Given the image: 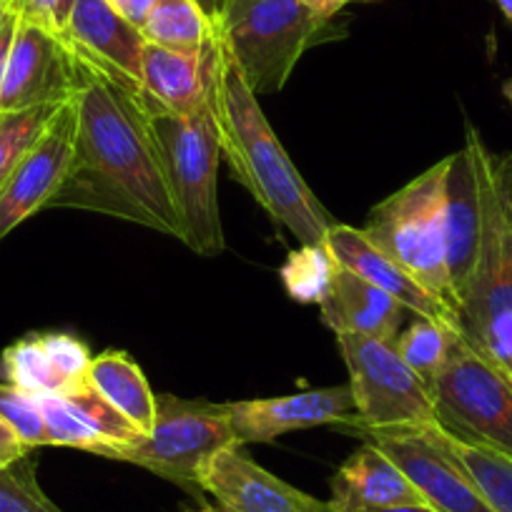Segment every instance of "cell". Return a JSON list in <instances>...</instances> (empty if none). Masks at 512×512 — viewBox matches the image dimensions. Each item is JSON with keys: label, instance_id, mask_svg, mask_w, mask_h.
Masks as SVG:
<instances>
[{"label": "cell", "instance_id": "23", "mask_svg": "<svg viewBox=\"0 0 512 512\" xmlns=\"http://www.w3.org/2000/svg\"><path fill=\"white\" fill-rule=\"evenodd\" d=\"M146 43L174 51H204L216 38V26L196 0H156L141 26Z\"/></svg>", "mask_w": 512, "mask_h": 512}, {"label": "cell", "instance_id": "37", "mask_svg": "<svg viewBox=\"0 0 512 512\" xmlns=\"http://www.w3.org/2000/svg\"><path fill=\"white\" fill-rule=\"evenodd\" d=\"M196 3H199L201 8H204V13L206 16L211 18V21H214L216 16H219V8H221V0H196Z\"/></svg>", "mask_w": 512, "mask_h": 512}, {"label": "cell", "instance_id": "20", "mask_svg": "<svg viewBox=\"0 0 512 512\" xmlns=\"http://www.w3.org/2000/svg\"><path fill=\"white\" fill-rule=\"evenodd\" d=\"M329 505L337 512H374L384 507L425 505L405 472L372 442H364L332 477Z\"/></svg>", "mask_w": 512, "mask_h": 512}, {"label": "cell", "instance_id": "34", "mask_svg": "<svg viewBox=\"0 0 512 512\" xmlns=\"http://www.w3.org/2000/svg\"><path fill=\"white\" fill-rule=\"evenodd\" d=\"M123 18L134 23V26H144L146 16H149L151 6H154L156 0H108Z\"/></svg>", "mask_w": 512, "mask_h": 512}, {"label": "cell", "instance_id": "5", "mask_svg": "<svg viewBox=\"0 0 512 512\" xmlns=\"http://www.w3.org/2000/svg\"><path fill=\"white\" fill-rule=\"evenodd\" d=\"M149 121L179 219V239L199 256H219L226 249L219 211L221 146L211 108L194 116L149 111Z\"/></svg>", "mask_w": 512, "mask_h": 512}, {"label": "cell", "instance_id": "13", "mask_svg": "<svg viewBox=\"0 0 512 512\" xmlns=\"http://www.w3.org/2000/svg\"><path fill=\"white\" fill-rule=\"evenodd\" d=\"M201 492L236 512H337L329 502L297 490L256 465L241 445L216 452L199 475Z\"/></svg>", "mask_w": 512, "mask_h": 512}, {"label": "cell", "instance_id": "1", "mask_svg": "<svg viewBox=\"0 0 512 512\" xmlns=\"http://www.w3.org/2000/svg\"><path fill=\"white\" fill-rule=\"evenodd\" d=\"M83 61L76 139L66 179L48 209H83L179 239L159 144L136 91Z\"/></svg>", "mask_w": 512, "mask_h": 512}, {"label": "cell", "instance_id": "19", "mask_svg": "<svg viewBox=\"0 0 512 512\" xmlns=\"http://www.w3.org/2000/svg\"><path fill=\"white\" fill-rule=\"evenodd\" d=\"M319 314L337 337L352 334V337H369L387 344H395L405 319L412 317L390 294L372 287L344 267H337L334 272L332 284L319 302Z\"/></svg>", "mask_w": 512, "mask_h": 512}, {"label": "cell", "instance_id": "10", "mask_svg": "<svg viewBox=\"0 0 512 512\" xmlns=\"http://www.w3.org/2000/svg\"><path fill=\"white\" fill-rule=\"evenodd\" d=\"M390 457L437 512H495L442 437L440 422L397 427L347 425Z\"/></svg>", "mask_w": 512, "mask_h": 512}, {"label": "cell", "instance_id": "29", "mask_svg": "<svg viewBox=\"0 0 512 512\" xmlns=\"http://www.w3.org/2000/svg\"><path fill=\"white\" fill-rule=\"evenodd\" d=\"M0 512H63L38 485L31 455L0 470Z\"/></svg>", "mask_w": 512, "mask_h": 512}, {"label": "cell", "instance_id": "31", "mask_svg": "<svg viewBox=\"0 0 512 512\" xmlns=\"http://www.w3.org/2000/svg\"><path fill=\"white\" fill-rule=\"evenodd\" d=\"M76 0H13L11 11L21 21L33 23L53 36H63Z\"/></svg>", "mask_w": 512, "mask_h": 512}, {"label": "cell", "instance_id": "14", "mask_svg": "<svg viewBox=\"0 0 512 512\" xmlns=\"http://www.w3.org/2000/svg\"><path fill=\"white\" fill-rule=\"evenodd\" d=\"M61 38L71 51L141 96L146 38L108 0H76Z\"/></svg>", "mask_w": 512, "mask_h": 512}, {"label": "cell", "instance_id": "42", "mask_svg": "<svg viewBox=\"0 0 512 512\" xmlns=\"http://www.w3.org/2000/svg\"><path fill=\"white\" fill-rule=\"evenodd\" d=\"M0 3H6V6H11V3H13V0H0Z\"/></svg>", "mask_w": 512, "mask_h": 512}, {"label": "cell", "instance_id": "15", "mask_svg": "<svg viewBox=\"0 0 512 512\" xmlns=\"http://www.w3.org/2000/svg\"><path fill=\"white\" fill-rule=\"evenodd\" d=\"M357 415L349 384L324 390L297 392L264 400L229 402V417L239 445L246 442H274L292 430L319 425H339Z\"/></svg>", "mask_w": 512, "mask_h": 512}, {"label": "cell", "instance_id": "36", "mask_svg": "<svg viewBox=\"0 0 512 512\" xmlns=\"http://www.w3.org/2000/svg\"><path fill=\"white\" fill-rule=\"evenodd\" d=\"M374 512H437V510L430 505H400V507H384V510H374Z\"/></svg>", "mask_w": 512, "mask_h": 512}, {"label": "cell", "instance_id": "40", "mask_svg": "<svg viewBox=\"0 0 512 512\" xmlns=\"http://www.w3.org/2000/svg\"><path fill=\"white\" fill-rule=\"evenodd\" d=\"M8 13H11V6H6V3H0V23L6 21Z\"/></svg>", "mask_w": 512, "mask_h": 512}, {"label": "cell", "instance_id": "24", "mask_svg": "<svg viewBox=\"0 0 512 512\" xmlns=\"http://www.w3.org/2000/svg\"><path fill=\"white\" fill-rule=\"evenodd\" d=\"M0 374L31 395H68L73 387L58 367L43 334H28L0 354Z\"/></svg>", "mask_w": 512, "mask_h": 512}, {"label": "cell", "instance_id": "21", "mask_svg": "<svg viewBox=\"0 0 512 512\" xmlns=\"http://www.w3.org/2000/svg\"><path fill=\"white\" fill-rule=\"evenodd\" d=\"M445 239L447 272L452 294L462 292L475 267L477 244H480V191H477L475 166L470 151L462 146L450 154L445 176Z\"/></svg>", "mask_w": 512, "mask_h": 512}, {"label": "cell", "instance_id": "6", "mask_svg": "<svg viewBox=\"0 0 512 512\" xmlns=\"http://www.w3.org/2000/svg\"><path fill=\"white\" fill-rule=\"evenodd\" d=\"M450 156L437 161L400 191L379 201L367 216L364 234L377 249L400 264L432 297L457 314L447 272L445 176Z\"/></svg>", "mask_w": 512, "mask_h": 512}, {"label": "cell", "instance_id": "12", "mask_svg": "<svg viewBox=\"0 0 512 512\" xmlns=\"http://www.w3.org/2000/svg\"><path fill=\"white\" fill-rule=\"evenodd\" d=\"M76 121V98H71L58 108L36 146L23 156L6 184L0 186V241L33 214L48 209L56 191L61 189L73 156Z\"/></svg>", "mask_w": 512, "mask_h": 512}, {"label": "cell", "instance_id": "41", "mask_svg": "<svg viewBox=\"0 0 512 512\" xmlns=\"http://www.w3.org/2000/svg\"><path fill=\"white\" fill-rule=\"evenodd\" d=\"M502 93H505V98H507V101L512 103V81H507L505 86H502Z\"/></svg>", "mask_w": 512, "mask_h": 512}, {"label": "cell", "instance_id": "30", "mask_svg": "<svg viewBox=\"0 0 512 512\" xmlns=\"http://www.w3.org/2000/svg\"><path fill=\"white\" fill-rule=\"evenodd\" d=\"M0 420H6L31 450L46 445V425H43L38 395L3 382L0 384Z\"/></svg>", "mask_w": 512, "mask_h": 512}, {"label": "cell", "instance_id": "27", "mask_svg": "<svg viewBox=\"0 0 512 512\" xmlns=\"http://www.w3.org/2000/svg\"><path fill=\"white\" fill-rule=\"evenodd\" d=\"M337 267V259L327 244H302V249L292 251L282 267L284 287L294 302L319 304L332 284Z\"/></svg>", "mask_w": 512, "mask_h": 512}, {"label": "cell", "instance_id": "8", "mask_svg": "<svg viewBox=\"0 0 512 512\" xmlns=\"http://www.w3.org/2000/svg\"><path fill=\"white\" fill-rule=\"evenodd\" d=\"M430 392L435 420L447 432L512 457V377L462 334Z\"/></svg>", "mask_w": 512, "mask_h": 512}, {"label": "cell", "instance_id": "25", "mask_svg": "<svg viewBox=\"0 0 512 512\" xmlns=\"http://www.w3.org/2000/svg\"><path fill=\"white\" fill-rule=\"evenodd\" d=\"M442 437H445L452 455L460 460L467 475L472 477L477 490L482 492L487 505L495 512H512V457L500 455V452L477 445V442L462 440V437L447 432L445 427H442Z\"/></svg>", "mask_w": 512, "mask_h": 512}, {"label": "cell", "instance_id": "26", "mask_svg": "<svg viewBox=\"0 0 512 512\" xmlns=\"http://www.w3.org/2000/svg\"><path fill=\"white\" fill-rule=\"evenodd\" d=\"M457 334H460L457 329L445 327V324L415 317L410 327L402 329L400 337L395 339L392 347L400 354L402 362H405L427 387H432V382L440 377L447 359H450Z\"/></svg>", "mask_w": 512, "mask_h": 512}, {"label": "cell", "instance_id": "7", "mask_svg": "<svg viewBox=\"0 0 512 512\" xmlns=\"http://www.w3.org/2000/svg\"><path fill=\"white\" fill-rule=\"evenodd\" d=\"M156 402V425L149 435L131 445L108 447L98 455L139 465L176 482L191 495H204L199 485L201 467L224 447L239 445L231 427L229 405L181 400L174 395H159Z\"/></svg>", "mask_w": 512, "mask_h": 512}, {"label": "cell", "instance_id": "16", "mask_svg": "<svg viewBox=\"0 0 512 512\" xmlns=\"http://www.w3.org/2000/svg\"><path fill=\"white\" fill-rule=\"evenodd\" d=\"M324 244L332 251L339 267L349 269V272L362 277L372 287L382 289L384 294H390L412 317L432 319V322H440L445 327H452L460 332L457 314L447 304H442L440 299L432 297L420 282H415L382 249H377L362 229H354V226L337 224L334 221V226L324 236Z\"/></svg>", "mask_w": 512, "mask_h": 512}, {"label": "cell", "instance_id": "9", "mask_svg": "<svg viewBox=\"0 0 512 512\" xmlns=\"http://www.w3.org/2000/svg\"><path fill=\"white\" fill-rule=\"evenodd\" d=\"M349 372L357 415L344 425L397 427L435 422L432 392L400 359L395 347L369 337H337Z\"/></svg>", "mask_w": 512, "mask_h": 512}, {"label": "cell", "instance_id": "22", "mask_svg": "<svg viewBox=\"0 0 512 512\" xmlns=\"http://www.w3.org/2000/svg\"><path fill=\"white\" fill-rule=\"evenodd\" d=\"M88 384L111 407H116L141 435H149L156 425L159 402L144 377V369L126 352H103L93 357Z\"/></svg>", "mask_w": 512, "mask_h": 512}, {"label": "cell", "instance_id": "18", "mask_svg": "<svg viewBox=\"0 0 512 512\" xmlns=\"http://www.w3.org/2000/svg\"><path fill=\"white\" fill-rule=\"evenodd\" d=\"M209 83L211 46L204 51H174L146 43L141 101L149 111L194 116L209 106Z\"/></svg>", "mask_w": 512, "mask_h": 512}, {"label": "cell", "instance_id": "32", "mask_svg": "<svg viewBox=\"0 0 512 512\" xmlns=\"http://www.w3.org/2000/svg\"><path fill=\"white\" fill-rule=\"evenodd\" d=\"M26 455H31V447L18 437V432L6 420H0V470Z\"/></svg>", "mask_w": 512, "mask_h": 512}, {"label": "cell", "instance_id": "4", "mask_svg": "<svg viewBox=\"0 0 512 512\" xmlns=\"http://www.w3.org/2000/svg\"><path fill=\"white\" fill-rule=\"evenodd\" d=\"M332 21L302 0H221L214 26L259 98L287 86L304 53L332 33Z\"/></svg>", "mask_w": 512, "mask_h": 512}, {"label": "cell", "instance_id": "38", "mask_svg": "<svg viewBox=\"0 0 512 512\" xmlns=\"http://www.w3.org/2000/svg\"><path fill=\"white\" fill-rule=\"evenodd\" d=\"M199 512H236V510H231V507L221 505V502H204V505L199 507Z\"/></svg>", "mask_w": 512, "mask_h": 512}, {"label": "cell", "instance_id": "2", "mask_svg": "<svg viewBox=\"0 0 512 512\" xmlns=\"http://www.w3.org/2000/svg\"><path fill=\"white\" fill-rule=\"evenodd\" d=\"M209 108L221 159H226L234 179L254 196L274 224L292 231L302 244H324V236L334 226L332 214L289 159L259 98L219 36L211 43Z\"/></svg>", "mask_w": 512, "mask_h": 512}, {"label": "cell", "instance_id": "33", "mask_svg": "<svg viewBox=\"0 0 512 512\" xmlns=\"http://www.w3.org/2000/svg\"><path fill=\"white\" fill-rule=\"evenodd\" d=\"M16 26H18V16L13 11L8 13L6 21L0 23V91H3V81H6V66H8V56H11Z\"/></svg>", "mask_w": 512, "mask_h": 512}, {"label": "cell", "instance_id": "17", "mask_svg": "<svg viewBox=\"0 0 512 512\" xmlns=\"http://www.w3.org/2000/svg\"><path fill=\"white\" fill-rule=\"evenodd\" d=\"M38 400L46 425V445L76 447L98 455L108 447L131 445L144 437L91 384L68 395H38Z\"/></svg>", "mask_w": 512, "mask_h": 512}, {"label": "cell", "instance_id": "28", "mask_svg": "<svg viewBox=\"0 0 512 512\" xmlns=\"http://www.w3.org/2000/svg\"><path fill=\"white\" fill-rule=\"evenodd\" d=\"M61 106L63 103H48V106L0 113V186L6 184L23 156L36 146Z\"/></svg>", "mask_w": 512, "mask_h": 512}, {"label": "cell", "instance_id": "35", "mask_svg": "<svg viewBox=\"0 0 512 512\" xmlns=\"http://www.w3.org/2000/svg\"><path fill=\"white\" fill-rule=\"evenodd\" d=\"M302 3L312 8V11H317L319 16L334 18L347 3H354V0H302Z\"/></svg>", "mask_w": 512, "mask_h": 512}, {"label": "cell", "instance_id": "11", "mask_svg": "<svg viewBox=\"0 0 512 512\" xmlns=\"http://www.w3.org/2000/svg\"><path fill=\"white\" fill-rule=\"evenodd\" d=\"M81 81V56L71 51L61 36L18 18L0 91V113L66 103L76 96Z\"/></svg>", "mask_w": 512, "mask_h": 512}, {"label": "cell", "instance_id": "3", "mask_svg": "<svg viewBox=\"0 0 512 512\" xmlns=\"http://www.w3.org/2000/svg\"><path fill=\"white\" fill-rule=\"evenodd\" d=\"M462 146L480 191V244L457 294V322L462 339L512 377V151L490 149L472 121Z\"/></svg>", "mask_w": 512, "mask_h": 512}, {"label": "cell", "instance_id": "39", "mask_svg": "<svg viewBox=\"0 0 512 512\" xmlns=\"http://www.w3.org/2000/svg\"><path fill=\"white\" fill-rule=\"evenodd\" d=\"M495 3H497V8H500L502 16L512 23V0H495Z\"/></svg>", "mask_w": 512, "mask_h": 512}]
</instances>
